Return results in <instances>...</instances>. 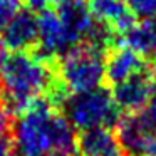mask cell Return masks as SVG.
<instances>
[{
  "instance_id": "6da1fadb",
  "label": "cell",
  "mask_w": 156,
  "mask_h": 156,
  "mask_svg": "<svg viewBox=\"0 0 156 156\" xmlns=\"http://www.w3.org/2000/svg\"><path fill=\"white\" fill-rule=\"evenodd\" d=\"M71 96L57 69V59L37 51H0V106L20 114L39 99L61 108Z\"/></svg>"
},
{
  "instance_id": "7a4b0ae2",
  "label": "cell",
  "mask_w": 156,
  "mask_h": 156,
  "mask_svg": "<svg viewBox=\"0 0 156 156\" xmlns=\"http://www.w3.org/2000/svg\"><path fill=\"white\" fill-rule=\"evenodd\" d=\"M15 156H47L72 153L76 133L61 108L47 99H39L17 116L12 124Z\"/></svg>"
},
{
  "instance_id": "3957f363",
  "label": "cell",
  "mask_w": 156,
  "mask_h": 156,
  "mask_svg": "<svg viewBox=\"0 0 156 156\" xmlns=\"http://www.w3.org/2000/svg\"><path fill=\"white\" fill-rule=\"evenodd\" d=\"M61 111L77 131L94 128H112L119 122V108L112 99L111 91L96 87L91 91L71 94L61 106Z\"/></svg>"
},
{
  "instance_id": "277c9868",
  "label": "cell",
  "mask_w": 156,
  "mask_h": 156,
  "mask_svg": "<svg viewBox=\"0 0 156 156\" xmlns=\"http://www.w3.org/2000/svg\"><path fill=\"white\" fill-rule=\"evenodd\" d=\"M106 52L91 44L72 47L67 54L57 59V69L69 92H84L101 87L104 81Z\"/></svg>"
},
{
  "instance_id": "5b68a950",
  "label": "cell",
  "mask_w": 156,
  "mask_h": 156,
  "mask_svg": "<svg viewBox=\"0 0 156 156\" xmlns=\"http://www.w3.org/2000/svg\"><path fill=\"white\" fill-rule=\"evenodd\" d=\"M72 47L74 44L54 9L39 10V54L49 59H61Z\"/></svg>"
},
{
  "instance_id": "8992f818",
  "label": "cell",
  "mask_w": 156,
  "mask_h": 156,
  "mask_svg": "<svg viewBox=\"0 0 156 156\" xmlns=\"http://www.w3.org/2000/svg\"><path fill=\"white\" fill-rule=\"evenodd\" d=\"M0 42L9 51H37L39 14L32 9H22L0 32Z\"/></svg>"
},
{
  "instance_id": "52a82bcc",
  "label": "cell",
  "mask_w": 156,
  "mask_h": 156,
  "mask_svg": "<svg viewBox=\"0 0 156 156\" xmlns=\"http://www.w3.org/2000/svg\"><path fill=\"white\" fill-rule=\"evenodd\" d=\"M154 84L156 82L153 76H149L144 71L141 74H136L126 81L119 82V84L112 86L111 94L119 111L131 114V112L139 111L148 104L151 96L156 92Z\"/></svg>"
},
{
  "instance_id": "ba28073f",
  "label": "cell",
  "mask_w": 156,
  "mask_h": 156,
  "mask_svg": "<svg viewBox=\"0 0 156 156\" xmlns=\"http://www.w3.org/2000/svg\"><path fill=\"white\" fill-rule=\"evenodd\" d=\"M104 79L116 86L146 71V59L129 45H114L106 52Z\"/></svg>"
},
{
  "instance_id": "9c48e42d",
  "label": "cell",
  "mask_w": 156,
  "mask_h": 156,
  "mask_svg": "<svg viewBox=\"0 0 156 156\" xmlns=\"http://www.w3.org/2000/svg\"><path fill=\"white\" fill-rule=\"evenodd\" d=\"M77 156H121V144L116 131L111 128H94L79 131L76 136Z\"/></svg>"
},
{
  "instance_id": "30bf717a",
  "label": "cell",
  "mask_w": 156,
  "mask_h": 156,
  "mask_svg": "<svg viewBox=\"0 0 156 156\" xmlns=\"http://www.w3.org/2000/svg\"><path fill=\"white\" fill-rule=\"evenodd\" d=\"M87 2L92 15L116 34H124L136 20L126 0H87Z\"/></svg>"
},
{
  "instance_id": "8fae6325",
  "label": "cell",
  "mask_w": 156,
  "mask_h": 156,
  "mask_svg": "<svg viewBox=\"0 0 156 156\" xmlns=\"http://www.w3.org/2000/svg\"><path fill=\"white\" fill-rule=\"evenodd\" d=\"M124 42L144 59H156V19L134 22L124 32Z\"/></svg>"
},
{
  "instance_id": "7c38bea8",
  "label": "cell",
  "mask_w": 156,
  "mask_h": 156,
  "mask_svg": "<svg viewBox=\"0 0 156 156\" xmlns=\"http://www.w3.org/2000/svg\"><path fill=\"white\" fill-rule=\"evenodd\" d=\"M126 4L136 19H156V0H126Z\"/></svg>"
},
{
  "instance_id": "4fadbf2b",
  "label": "cell",
  "mask_w": 156,
  "mask_h": 156,
  "mask_svg": "<svg viewBox=\"0 0 156 156\" xmlns=\"http://www.w3.org/2000/svg\"><path fill=\"white\" fill-rule=\"evenodd\" d=\"M25 0H0V32L24 9Z\"/></svg>"
},
{
  "instance_id": "5bb4252c",
  "label": "cell",
  "mask_w": 156,
  "mask_h": 156,
  "mask_svg": "<svg viewBox=\"0 0 156 156\" xmlns=\"http://www.w3.org/2000/svg\"><path fill=\"white\" fill-rule=\"evenodd\" d=\"M12 129V122H10V114L0 106V139L9 138V133Z\"/></svg>"
},
{
  "instance_id": "9a60e30c",
  "label": "cell",
  "mask_w": 156,
  "mask_h": 156,
  "mask_svg": "<svg viewBox=\"0 0 156 156\" xmlns=\"http://www.w3.org/2000/svg\"><path fill=\"white\" fill-rule=\"evenodd\" d=\"M0 156H15V149L12 144V139L4 138L0 139Z\"/></svg>"
},
{
  "instance_id": "2e32d148",
  "label": "cell",
  "mask_w": 156,
  "mask_h": 156,
  "mask_svg": "<svg viewBox=\"0 0 156 156\" xmlns=\"http://www.w3.org/2000/svg\"><path fill=\"white\" fill-rule=\"evenodd\" d=\"M153 62H154V64H153V69H151V76H153V79H154V82H156V59Z\"/></svg>"
},
{
  "instance_id": "e0dca14e",
  "label": "cell",
  "mask_w": 156,
  "mask_h": 156,
  "mask_svg": "<svg viewBox=\"0 0 156 156\" xmlns=\"http://www.w3.org/2000/svg\"><path fill=\"white\" fill-rule=\"evenodd\" d=\"M47 156H72L71 153H52V154H47Z\"/></svg>"
}]
</instances>
